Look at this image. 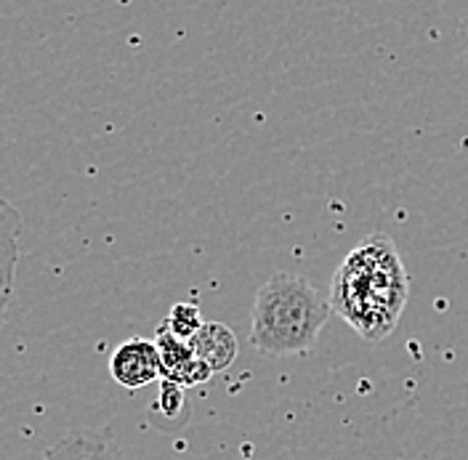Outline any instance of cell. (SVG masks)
I'll use <instances>...</instances> for the list:
<instances>
[{
  "instance_id": "6da1fadb",
  "label": "cell",
  "mask_w": 468,
  "mask_h": 460,
  "mask_svg": "<svg viewBox=\"0 0 468 460\" xmlns=\"http://www.w3.org/2000/svg\"><path fill=\"white\" fill-rule=\"evenodd\" d=\"M408 295V269L394 240L380 231L362 237L351 248L330 285L333 312L370 344L394 333Z\"/></svg>"
},
{
  "instance_id": "7a4b0ae2",
  "label": "cell",
  "mask_w": 468,
  "mask_h": 460,
  "mask_svg": "<svg viewBox=\"0 0 468 460\" xmlns=\"http://www.w3.org/2000/svg\"><path fill=\"white\" fill-rule=\"evenodd\" d=\"M330 312V298L306 277L280 272L256 293L250 309V344L271 357L306 354L320 341Z\"/></svg>"
},
{
  "instance_id": "3957f363",
  "label": "cell",
  "mask_w": 468,
  "mask_h": 460,
  "mask_svg": "<svg viewBox=\"0 0 468 460\" xmlns=\"http://www.w3.org/2000/svg\"><path fill=\"white\" fill-rule=\"evenodd\" d=\"M110 373L128 391H136V389L154 383L157 378H163L157 344L146 341V338H131V341L120 344L110 357Z\"/></svg>"
},
{
  "instance_id": "277c9868",
  "label": "cell",
  "mask_w": 468,
  "mask_h": 460,
  "mask_svg": "<svg viewBox=\"0 0 468 460\" xmlns=\"http://www.w3.org/2000/svg\"><path fill=\"white\" fill-rule=\"evenodd\" d=\"M154 344H157V351H160V365H163V380L168 383H176L181 389L186 386H197V383H205L210 378V370L205 368L203 362L195 357L189 341H181L176 338L174 333L160 325L157 336H154Z\"/></svg>"
},
{
  "instance_id": "5b68a950",
  "label": "cell",
  "mask_w": 468,
  "mask_h": 460,
  "mask_svg": "<svg viewBox=\"0 0 468 460\" xmlns=\"http://www.w3.org/2000/svg\"><path fill=\"white\" fill-rule=\"evenodd\" d=\"M19 234H22V213L0 198V325L11 304L19 266Z\"/></svg>"
},
{
  "instance_id": "8992f818",
  "label": "cell",
  "mask_w": 468,
  "mask_h": 460,
  "mask_svg": "<svg viewBox=\"0 0 468 460\" xmlns=\"http://www.w3.org/2000/svg\"><path fill=\"white\" fill-rule=\"evenodd\" d=\"M195 357L203 362L210 373H224L237 359V338L224 322H205L197 336L189 341Z\"/></svg>"
},
{
  "instance_id": "52a82bcc",
  "label": "cell",
  "mask_w": 468,
  "mask_h": 460,
  "mask_svg": "<svg viewBox=\"0 0 468 460\" xmlns=\"http://www.w3.org/2000/svg\"><path fill=\"white\" fill-rule=\"evenodd\" d=\"M43 460H131L110 433H69L43 455Z\"/></svg>"
},
{
  "instance_id": "ba28073f",
  "label": "cell",
  "mask_w": 468,
  "mask_h": 460,
  "mask_svg": "<svg viewBox=\"0 0 468 460\" xmlns=\"http://www.w3.org/2000/svg\"><path fill=\"white\" fill-rule=\"evenodd\" d=\"M163 325L174 333L176 338L192 341L205 322L200 319V309H197L195 304H176L174 309H171V315H168V319H165Z\"/></svg>"
},
{
  "instance_id": "9c48e42d",
  "label": "cell",
  "mask_w": 468,
  "mask_h": 460,
  "mask_svg": "<svg viewBox=\"0 0 468 460\" xmlns=\"http://www.w3.org/2000/svg\"><path fill=\"white\" fill-rule=\"evenodd\" d=\"M160 407L174 418L176 410H181V407H184V389H181V386H176V383L163 380V400H160Z\"/></svg>"
}]
</instances>
